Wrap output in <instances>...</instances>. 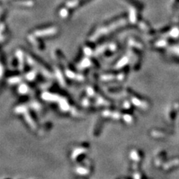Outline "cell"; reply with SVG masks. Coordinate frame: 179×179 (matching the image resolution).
Masks as SVG:
<instances>
[{
	"mask_svg": "<svg viewBox=\"0 0 179 179\" xmlns=\"http://www.w3.org/2000/svg\"><path fill=\"white\" fill-rule=\"evenodd\" d=\"M57 32V28L55 27L45 28L43 30H39L35 31V35L38 37H43V36H49V35H55Z\"/></svg>",
	"mask_w": 179,
	"mask_h": 179,
	"instance_id": "6da1fadb",
	"label": "cell"
},
{
	"mask_svg": "<svg viewBox=\"0 0 179 179\" xmlns=\"http://www.w3.org/2000/svg\"><path fill=\"white\" fill-rule=\"evenodd\" d=\"M78 2H79L78 0H72V1L68 2L66 4V6H67V8H74L78 4Z\"/></svg>",
	"mask_w": 179,
	"mask_h": 179,
	"instance_id": "7a4b0ae2",
	"label": "cell"
},
{
	"mask_svg": "<svg viewBox=\"0 0 179 179\" xmlns=\"http://www.w3.org/2000/svg\"><path fill=\"white\" fill-rule=\"evenodd\" d=\"M59 15L61 16L62 18H66L68 16V11L65 8H62L59 12Z\"/></svg>",
	"mask_w": 179,
	"mask_h": 179,
	"instance_id": "3957f363",
	"label": "cell"
}]
</instances>
